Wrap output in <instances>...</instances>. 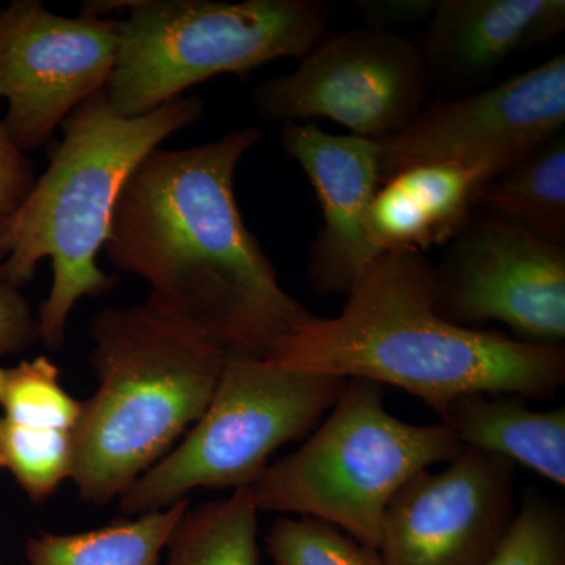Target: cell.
Instances as JSON below:
<instances>
[{
  "mask_svg": "<svg viewBox=\"0 0 565 565\" xmlns=\"http://www.w3.org/2000/svg\"><path fill=\"white\" fill-rule=\"evenodd\" d=\"M564 28V0H438L418 47L433 81L470 85Z\"/></svg>",
  "mask_w": 565,
  "mask_h": 565,
  "instance_id": "obj_14",
  "label": "cell"
},
{
  "mask_svg": "<svg viewBox=\"0 0 565 565\" xmlns=\"http://www.w3.org/2000/svg\"><path fill=\"white\" fill-rule=\"evenodd\" d=\"M120 20L68 18L40 0L0 9L2 125L24 154L52 139L71 111L109 84Z\"/></svg>",
  "mask_w": 565,
  "mask_h": 565,
  "instance_id": "obj_10",
  "label": "cell"
},
{
  "mask_svg": "<svg viewBox=\"0 0 565 565\" xmlns=\"http://www.w3.org/2000/svg\"><path fill=\"white\" fill-rule=\"evenodd\" d=\"M435 270V307L467 329L504 323L516 340L563 345L565 247L501 221L471 214Z\"/></svg>",
  "mask_w": 565,
  "mask_h": 565,
  "instance_id": "obj_9",
  "label": "cell"
},
{
  "mask_svg": "<svg viewBox=\"0 0 565 565\" xmlns=\"http://www.w3.org/2000/svg\"><path fill=\"white\" fill-rule=\"evenodd\" d=\"M191 501L120 519L99 530L77 534H41L25 546L22 565H159L163 548Z\"/></svg>",
  "mask_w": 565,
  "mask_h": 565,
  "instance_id": "obj_18",
  "label": "cell"
},
{
  "mask_svg": "<svg viewBox=\"0 0 565 565\" xmlns=\"http://www.w3.org/2000/svg\"><path fill=\"white\" fill-rule=\"evenodd\" d=\"M3 218H6V214H3L2 210H0V230H2Z\"/></svg>",
  "mask_w": 565,
  "mask_h": 565,
  "instance_id": "obj_27",
  "label": "cell"
},
{
  "mask_svg": "<svg viewBox=\"0 0 565 565\" xmlns=\"http://www.w3.org/2000/svg\"><path fill=\"white\" fill-rule=\"evenodd\" d=\"M345 296L340 315L311 316L270 362L397 386L440 416L467 394L552 399L565 384L563 345L446 321L435 307L434 264L423 252L382 253Z\"/></svg>",
  "mask_w": 565,
  "mask_h": 565,
  "instance_id": "obj_2",
  "label": "cell"
},
{
  "mask_svg": "<svg viewBox=\"0 0 565 565\" xmlns=\"http://www.w3.org/2000/svg\"><path fill=\"white\" fill-rule=\"evenodd\" d=\"M463 448L522 463L565 486V407L535 412L511 394H467L440 416Z\"/></svg>",
  "mask_w": 565,
  "mask_h": 565,
  "instance_id": "obj_16",
  "label": "cell"
},
{
  "mask_svg": "<svg viewBox=\"0 0 565 565\" xmlns=\"http://www.w3.org/2000/svg\"><path fill=\"white\" fill-rule=\"evenodd\" d=\"M88 333L99 385L82 401L71 479L82 500L107 504L202 418L228 355L148 300L104 308Z\"/></svg>",
  "mask_w": 565,
  "mask_h": 565,
  "instance_id": "obj_4",
  "label": "cell"
},
{
  "mask_svg": "<svg viewBox=\"0 0 565 565\" xmlns=\"http://www.w3.org/2000/svg\"><path fill=\"white\" fill-rule=\"evenodd\" d=\"M0 9H2V3H0Z\"/></svg>",
  "mask_w": 565,
  "mask_h": 565,
  "instance_id": "obj_28",
  "label": "cell"
},
{
  "mask_svg": "<svg viewBox=\"0 0 565 565\" xmlns=\"http://www.w3.org/2000/svg\"><path fill=\"white\" fill-rule=\"evenodd\" d=\"M40 341L39 321L21 289L0 282V359L31 349Z\"/></svg>",
  "mask_w": 565,
  "mask_h": 565,
  "instance_id": "obj_24",
  "label": "cell"
},
{
  "mask_svg": "<svg viewBox=\"0 0 565 565\" xmlns=\"http://www.w3.org/2000/svg\"><path fill=\"white\" fill-rule=\"evenodd\" d=\"M258 514L248 487L189 508L167 545L169 565H259Z\"/></svg>",
  "mask_w": 565,
  "mask_h": 565,
  "instance_id": "obj_19",
  "label": "cell"
},
{
  "mask_svg": "<svg viewBox=\"0 0 565 565\" xmlns=\"http://www.w3.org/2000/svg\"><path fill=\"white\" fill-rule=\"evenodd\" d=\"M35 180V163L14 147L0 120V210L3 214H11L24 202Z\"/></svg>",
  "mask_w": 565,
  "mask_h": 565,
  "instance_id": "obj_25",
  "label": "cell"
},
{
  "mask_svg": "<svg viewBox=\"0 0 565 565\" xmlns=\"http://www.w3.org/2000/svg\"><path fill=\"white\" fill-rule=\"evenodd\" d=\"M462 451L445 424L405 423L385 407L384 386L349 379L307 444L269 465L248 489L259 512L319 520L379 552L394 494Z\"/></svg>",
  "mask_w": 565,
  "mask_h": 565,
  "instance_id": "obj_5",
  "label": "cell"
},
{
  "mask_svg": "<svg viewBox=\"0 0 565 565\" xmlns=\"http://www.w3.org/2000/svg\"><path fill=\"white\" fill-rule=\"evenodd\" d=\"M438 0H359L366 25L384 29L429 21Z\"/></svg>",
  "mask_w": 565,
  "mask_h": 565,
  "instance_id": "obj_26",
  "label": "cell"
},
{
  "mask_svg": "<svg viewBox=\"0 0 565 565\" xmlns=\"http://www.w3.org/2000/svg\"><path fill=\"white\" fill-rule=\"evenodd\" d=\"M430 82L418 44L364 25L323 39L299 68L256 87L253 103L266 121L327 118L382 141L422 114Z\"/></svg>",
  "mask_w": 565,
  "mask_h": 565,
  "instance_id": "obj_8",
  "label": "cell"
},
{
  "mask_svg": "<svg viewBox=\"0 0 565 565\" xmlns=\"http://www.w3.org/2000/svg\"><path fill=\"white\" fill-rule=\"evenodd\" d=\"M475 206L548 243L565 247V136L557 134L486 182Z\"/></svg>",
  "mask_w": 565,
  "mask_h": 565,
  "instance_id": "obj_17",
  "label": "cell"
},
{
  "mask_svg": "<svg viewBox=\"0 0 565 565\" xmlns=\"http://www.w3.org/2000/svg\"><path fill=\"white\" fill-rule=\"evenodd\" d=\"M349 379L228 356L202 418L120 497L125 514L161 511L196 489L248 487L280 446L300 440L337 404Z\"/></svg>",
  "mask_w": 565,
  "mask_h": 565,
  "instance_id": "obj_7",
  "label": "cell"
},
{
  "mask_svg": "<svg viewBox=\"0 0 565 565\" xmlns=\"http://www.w3.org/2000/svg\"><path fill=\"white\" fill-rule=\"evenodd\" d=\"M281 150L299 163L321 204L323 226L308 253L311 286L322 296L348 294L374 259L366 218L382 181L379 141L292 122L282 126Z\"/></svg>",
  "mask_w": 565,
  "mask_h": 565,
  "instance_id": "obj_13",
  "label": "cell"
},
{
  "mask_svg": "<svg viewBox=\"0 0 565 565\" xmlns=\"http://www.w3.org/2000/svg\"><path fill=\"white\" fill-rule=\"evenodd\" d=\"M74 467V433L33 429L0 416V471L13 476L25 494L43 503Z\"/></svg>",
  "mask_w": 565,
  "mask_h": 565,
  "instance_id": "obj_21",
  "label": "cell"
},
{
  "mask_svg": "<svg viewBox=\"0 0 565 565\" xmlns=\"http://www.w3.org/2000/svg\"><path fill=\"white\" fill-rule=\"evenodd\" d=\"M262 139V129L243 128L181 150L156 148L122 188L104 252L148 282V302L226 355L270 360L313 315L281 288L237 206V166Z\"/></svg>",
  "mask_w": 565,
  "mask_h": 565,
  "instance_id": "obj_1",
  "label": "cell"
},
{
  "mask_svg": "<svg viewBox=\"0 0 565 565\" xmlns=\"http://www.w3.org/2000/svg\"><path fill=\"white\" fill-rule=\"evenodd\" d=\"M489 565H565V515L559 505L531 494Z\"/></svg>",
  "mask_w": 565,
  "mask_h": 565,
  "instance_id": "obj_23",
  "label": "cell"
},
{
  "mask_svg": "<svg viewBox=\"0 0 565 565\" xmlns=\"http://www.w3.org/2000/svg\"><path fill=\"white\" fill-rule=\"evenodd\" d=\"M515 465L463 448L440 473L424 470L385 512V565H489L514 522Z\"/></svg>",
  "mask_w": 565,
  "mask_h": 565,
  "instance_id": "obj_12",
  "label": "cell"
},
{
  "mask_svg": "<svg viewBox=\"0 0 565 565\" xmlns=\"http://www.w3.org/2000/svg\"><path fill=\"white\" fill-rule=\"evenodd\" d=\"M475 170L434 162L394 173L375 192L366 218L373 258L386 252L419 250L455 239L473 214L481 188Z\"/></svg>",
  "mask_w": 565,
  "mask_h": 565,
  "instance_id": "obj_15",
  "label": "cell"
},
{
  "mask_svg": "<svg viewBox=\"0 0 565 565\" xmlns=\"http://www.w3.org/2000/svg\"><path fill=\"white\" fill-rule=\"evenodd\" d=\"M330 10L319 0H137L120 21L107 98L122 117H140L212 77L302 61Z\"/></svg>",
  "mask_w": 565,
  "mask_h": 565,
  "instance_id": "obj_6",
  "label": "cell"
},
{
  "mask_svg": "<svg viewBox=\"0 0 565 565\" xmlns=\"http://www.w3.org/2000/svg\"><path fill=\"white\" fill-rule=\"evenodd\" d=\"M275 565H385L381 553L319 520L281 516L266 535Z\"/></svg>",
  "mask_w": 565,
  "mask_h": 565,
  "instance_id": "obj_22",
  "label": "cell"
},
{
  "mask_svg": "<svg viewBox=\"0 0 565 565\" xmlns=\"http://www.w3.org/2000/svg\"><path fill=\"white\" fill-rule=\"evenodd\" d=\"M0 411L21 426L74 433L82 401L63 388L57 364L41 355L18 366H0Z\"/></svg>",
  "mask_w": 565,
  "mask_h": 565,
  "instance_id": "obj_20",
  "label": "cell"
},
{
  "mask_svg": "<svg viewBox=\"0 0 565 565\" xmlns=\"http://www.w3.org/2000/svg\"><path fill=\"white\" fill-rule=\"evenodd\" d=\"M564 125L561 54L487 90L423 109L403 131L379 141L382 181L411 167L456 162L475 170L484 185L563 132Z\"/></svg>",
  "mask_w": 565,
  "mask_h": 565,
  "instance_id": "obj_11",
  "label": "cell"
},
{
  "mask_svg": "<svg viewBox=\"0 0 565 565\" xmlns=\"http://www.w3.org/2000/svg\"><path fill=\"white\" fill-rule=\"evenodd\" d=\"M199 96H180L140 117H122L106 88L62 122L50 166L0 230V282L21 289L50 259V294L41 303L40 341L58 351L74 307L117 286L98 266L122 188L163 140L202 120Z\"/></svg>",
  "mask_w": 565,
  "mask_h": 565,
  "instance_id": "obj_3",
  "label": "cell"
},
{
  "mask_svg": "<svg viewBox=\"0 0 565 565\" xmlns=\"http://www.w3.org/2000/svg\"><path fill=\"white\" fill-rule=\"evenodd\" d=\"M0 565H2V564H0Z\"/></svg>",
  "mask_w": 565,
  "mask_h": 565,
  "instance_id": "obj_29",
  "label": "cell"
}]
</instances>
